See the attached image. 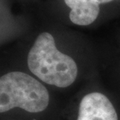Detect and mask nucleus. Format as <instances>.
I'll return each mask as SVG.
<instances>
[{"mask_svg": "<svg viewBox=\"0 0 120 120\" xmlns=\"http://www.w3.org/2000/svg\"><path fill=\"white\" fill-rule=\"evenodd\" d=\"M45 23L37 30L26 53V66L30 74L42 83L57 88H67L79 74L77 58L62 49V24L43 18Z\"/></svg>", "mask_w": 120, "mask_h": 120, "instance_id": "f257e3e1", "label": "nucleus"}, {"mask_svg": "<svg viewBox=\"0 0 120 120\" xmlns=\"http://www.w3.org/2000/svg\"><path fill=\"white\" fill-rule=\"evenodd\" d=\"M43 18L65 26L90 27L120 16V0H45Z\"/></svg>", "mask_w": 120, "mask_h": 120, "instance_id": "f03ea898", "label": "nucleus"}, {"mask_svg": "<svg viewBox=\"0 0 120 120\" xmlns=\"http://www.w3.org/2000/svg\"><path fill=\"white\" fill-rule=\"evenodd\" d=\"M49 90L32 74L20 70L5 73L0 77V113L15 109L41 113L49 105Z\"/></svg>", "mask_w": 120, "mask_h": 120, "instance_id": "7ed1b4c3", "label": "nucleus"}, {"mask_svg": "<svg viewBox=\"0 0 120 120\" xmlns=\"http://www.w3.org/2000/svg\"><path fill=\"white\" fill-rule=\"evenodd\" d=\"M76 120H119V116L107 95L100 91H91L80 99Z\"/></svg>", "mask_w": 120, "mask_h": 120, "instance_id": "20e7f679", "label": "nucleus"}, {"mask_svg": "<svg viewBox=\"0 0 120 120\" xmlns=\"http://www.w3.org/2000/svg\"><path fill=\"white\" fill-rule=\"evenodd\" d=\"M20 1H28V0H20Z\"/></svg>", "mask_w": 120, "mask_h": 120, "instance_id": "39448f33", "label": "nucleus"}]
</instances>
